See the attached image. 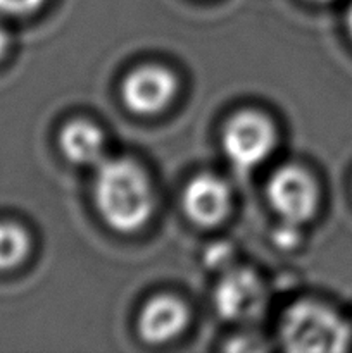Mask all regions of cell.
<instances>
[{
	"mask_svg": "<svg viewBox=\"0 0 352 353\" xmlns=\"http://www.w3.org/2000/svg\"><path fill=\"white\" fill-rule=\"evenodd\" d=\"M95 203L102 219L113 230L137 231L152 212L147 176L130 159L102 161L95 178Z\"/></svg>",
	"mask_w": 352,
	"mask_h": 353,
	"instance_id": "obj_1",
	"label": "cell"
},
{
	"mask_svg": "<svg viewBox=\"0 0 352 353\" xmlns=\"http://www.w3.org/2000/svg\"><path fill=\"white\" fill-rule=\"evenodd\" d=\"M286 350L299 353L344 352L351 341L347 324L328 307L299 302L290 307L280 327Z\"/></svg>",
	"mask_w": 352,
	"mask_h": 353,
	"instance_id": "obj_2",
	"label": "cell"
},
{
	"mask_svg": "<svg viewBox=\"0 0 352 353\" xmlns=\"http://www.w3.org/2000/svg\"><path fill=\"white\" fill-rule=\"evenodd\" d=\"M275 140L271 121L252 110L231 117L223 131V148L228 159L244 169L264 162L275 147Z\"/></svg>",
	"mask_w": 352,
	"mask_h": 353,
	"instance_id": "obj_3",
	"label": "cell"
},
{
	"mask_svg": "<svg viewBox=\"0 0 352 353\" xmlns=\"http://www.w3.org/2000/svg\"><path fill=\"white\" fill-rule=\"evenodd\" d=\"M268 199L283 221L300 226L316 210L317 188L304 169L283 165L269 178Z\"/></svg>",
	"mask_w": 352,
	"mask_h": 353,
	"instance_id": "obj_4",
	"label": "cell"
},
{
	"mask_svg": "<svg viewBox=\"0 0 352 353\" xmlns=\"http://www.w3.org/2000/svg\"><path fill=\"white\" fill-rule=\"evenodd\" d=\"M214 303L219 316L228 321L254 319L264 309V285L248 269H231L216 286Z\"/></svg>",
	"mask_w": 352,
	"mask_h": 353,
	"instance_id": "obj_5",
	"label": "cell"
},
{
	"mask_svg": "<svg viewBox=\"0 0 352 353\" xmlns=\"http://www.w3.org/2000/svg\"><path fill=\"white\" fill-rule=\"evenodd\" d=\"M176 95V79L168 69L144 65L126 76L123 83V100L133 112L148 116L168 107Z\"/></svg>",
	"mask_w": 352,
	"mask_h": 353,
	"instance_id": "obj_6",
	"label": "cell"
},
{
	"mask_svg": "<svg viewBox=\"0 0 352 353\" xmlns=\"http://www.w3.org/2000/svg\"><path fill=\"white\" fill-rule=\"evenodd\" d=\"M183 207L193 223L214 226L230 212L231 193L223 179L213 174H200L190 181L183 195Z\"/></svg>",
	"mask_w": 352,
	"mask_h": 353,
	"instance_id": "obj_7",
	"label": "cell"
},
{
	"mask_svg": "<svg viewBox=\"0 0 352 353\" xmlns=\"http://www.w3.org/2000/svg\"><path fill=\"white\" fill-rule=\"evenodd\" d=\"M188 310L175 296H155L145 303L138 317V333L148 343H164L183 331Z\"/></svg>",
	"mask_w": 352,
	"mask_h": 353,
	"instance_id": "obj_8",
	"label": "cell"
},
{
	"mask_svg": "<svg viewBox=\"0 0 352 353\" xmlns=\"http://www.w3.org/2000/svg\"><path fill=\"white\" fill-rule=\"evenodd\" d=\"M61 150L72 164L95 165L102 162V131L88 121H72L66 124L59 137Z\"/></svg>",
	"mask_w": 352,
	"mask_h": 353,
	"instance_id": "obj_9",
	"label": "cell"
},
{
	"mask_svg": "<svg viewBox=\"0 0 352 353\" xmlns=\"http://www.w3.org/2000/svg\"><path fill=\"white\" fill-rule=\"evenodd\" d=\"M30 240L23 228L16 224H0V271L12 269L26 257Z\"/></svg>",
	"mask_w": 352,
	"mask_h": 353,
	"instance_id": "obj_10",
	"label": "cell"
},
{
	"mask_svg": "<svg viewBox=\"0 0 352 353\" xmlns=\"http://www.w3.org/2000/svg\"><path fill=\"white\" fill-rule=\"evenodd\" d=\"M300 240V230L299 224L286 223L283 221L275 231V243L282 248H292L299 243Z\"/></svg>",
	"mask_w": 352,
	"mask_h": 353,
	"instance_id": "obj_11",
	"label": "cell"
},
{
	"mask_svg": "<svg viewBox=\"0 0 352 353\" xmlns=\"http://www.w3.org/2000/svg\"><path fill=\"white\" fill-rule=\"evenodd\" d=\"M43 3V0H0V12L9 16H24Z\"/></svg>",
	"mask_w": 352,
	"mask_h": 353,
	"instance_id": "obj_12",
	"label": "cell"
},
{
	"mask_svg": "<svg viewBox=\"0 0 352 353\" xmlns=\"http://www.w3.org/2000/svg\"><path fill=\"white\" fill-rule=\"evenodd\" d=\"M231 255H233V248L228 243L213 245L206 254V264L209 268L223 269L231 261Z\"/></svg>",
	"mask_w": 352,
	"mask_h": 353,
	"instance_id": "obj_13",
	"label": "cell"
},
{
	"mask_svg": "<svg viewBox=\"0 0 352 353\" xmlns=\"http://www.w3.org/2000/svg\"><path fill=\"white\" fill-rule=\"evenodd\" d=\"M7 47H9V34H7V31L0 26V59L6 54Z\"/></svg>",
	"mask_w": 352,
	"mask_h": 353,
	"instance_id": "obj_14",
	"label": "cell"
},
{
	"mask_svg": "<svg viewBox=\"0 0 352 353\" xmlns=\"http://www.w3.org/2000/svg\"><path fill=\"white\" fill-rule=\"evenodd\" d=\"M347 26H349V31H351V34H352V6H351V9H349V14H347Z\"/></svg>",
	"mask_w": 352,
	"mask_h": 353,
	"instance_id": "obj_15",
	"label": "cell"
}]
</instances>
